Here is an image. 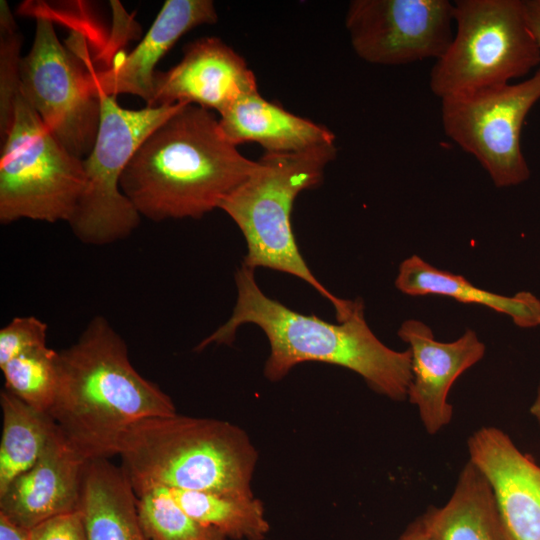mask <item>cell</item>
<instances>
[{"instance_id": "1", "label": "cell", "mask_w": 540, "mask_h": 540, "mask_svg": "<svg viewBox=\"0 0 540 540\" xmlns=\"http://www.w3.org/2000/svg\"><path fill=\"white\" fill-rule=\"evenodd\" d=\"M254 271L244 265L237 270V301L232 315L195 350L210 344H231L238 328L251 323L268 338L270 353L264 373L271 381L281 380L300 363L316 361L357 373L373 391L391 400L407 399L411 352L408 348L394 350L376 337L365 320L361 300L345 320L329 323L267 297L257 285Z\"/></svg>"}, {"instance_id": "2", "label": "cell", "mask_w": 540, "mask_h": 540, "mask_svg": "<svg viewBox=\"0 0 540 540\" xmlns=\"http://www.w3.org/2000/svg\"><path fill=\"white\" fill-rule=\"evenodd\" d=\"M174 414L171 397L136 371L125 341L105 317L92 318L78 340L58 352L49 416L84 460L117 455L131 425Z\"/></svg>"}, {"instance_id": "3", "label": "cell", "mask_w": 540, "mask_h": 540, "mask_svg": "<svg viewBox=\"0 0 540 540\" xmlns=\"http://www.w3.org/2000/svg\"><path fill=\"white\" fill-rule=\"evenodd\" d=\"M258 167L222 137L210 110L185 104L138 147L120 188L139 215L153 222L199 219Z\"/></svg>"}, {"instance_id": "4", "label": "cell", "mask_w": 540, "mask_h": 540, "mask_svg": "<svg viewBox=\"0 0 540 540\" xmlns=\"http://www.w3.org/2000/svg\"><path fill=\"white\" fill-rule=\"evenodd\" d=\"M117 455L136 496L154 488L253 496L257 451L240 427L177 413L131 425Z\"/></svg>"}, {"instance_id": "5", "label": "cell", "mask_w": 540, "mask_h": 540, "mask_svg": "<svg viewBox=\"0 0 540 540\" xmlns=\"http://www.w3.org/2000/svg\"><path fill=\"white\" fill-rule=\"evenodd\" d=\"M336 153L335 144L299 153L265 152L258 160L259 167L218 208L231 217L246 240L242 265L253 270L269 268L304 280L332 303L340 322L352 313L357 300L340 299L317 280L297 247L291 224L296 197L319 186Z\"/></svg>"}, {"instance_id": "6", "label": "cell", "mask_w": 540, "mask_h": 540, "mask_svg": "<svg viewBox=\"0 0 540 540\" xmlns=\"http://www.w3.org/2000/svg\"><path fill=\"white\" fill-rule=\"evenodd\" d=\"M454 24L452 41L429 76L440 100L509 84L540 64L524 0H457Z\"/></svg>"}, {"instance_id": "7", "label": "cell", "mask_w": 540, "mask_h": 540, "mask_svg": "<svg viewBox=\"0 0 540 540\" xmlns=\"http://www.w3.org/2000/svg\"><path fill=\"white\" fill-rule=\"evenodd\" d=\"M83 159L67 151L23 97L1 138L0 223L71 220L84 187Z\"/></svg>"}, {"instance_id": "8", "label": "cell", "mask_w": 540, "mask_h": 540, "mask_svg": "<svg viewBox=\"0 0 540 540\" xmlns=\"http://www.w3.org/2000/svg\"><path fill=\"white\" fill-rule=\"evenodd\" d=\"M99 95L98 133L83 159L84 187L68 223L79 241L95 246L123 240L138 227L141 216L120 188L123 171L151 132L185 105L130 110L121 107L115 96Z\"/></svg>"}, {"instance_id": "9", "label": "cell", "mask_w": 540, "mask_h": 540, "mask_svg": "<svg viewBox=\"0 0 540 540\" xmlns=\"http://www.w3.org/2000/svg\"><path fill=\"white\" fill-rule=\"evenodd\" d=\"M92 74L60 42L52 19L38 15L31 49L20 64V90L58 142L80 159L90 154L101 118Z\"/></svg>"}, {"instance_id": "10", "label": "cell", "mask_w": 540, "mask_h": 540, "mask_svg": "<svg viewBox=\"0 0 540 540\" xmlns=\"http://www.w3.org/2000/svg\"><path fill=\"white\" fill-rule=\"evenodd\" d=\"M540 100V68L518 83L441 100L444 132L472 155L497 188L526 182L530 168L522 152L524 120Z\"/></svg>"}, {"instance_id": "11", "label": "cell", "mask_w": 540, "mask_h": 540, "mask_svg": "<svg viewBox=\"0 0 540 540\" xmlns=\"http://www.w3.org/2000/svg\"><path fill=\"white\" fill-rule=\"evenodd\" d=\"M448 0H353L345 26L354 52L377 65H404L443 55L453 38Z\"/></svg>"}, {"instance_id": "12", "label": "cell", "mask_w": 540, "mask_h": 540, "mask_svg": "<svg viewBox=\"0 0 540 540\" xmlns=\"http://www.w3.org/2000/svg\"><path fill=\"white\" fill-rule=\"evenodd\" d=\"M258 92L245 59L217 37L187 43L181 61L156 71L153 97L147 107L191 104L219 114L238 99Z\"/></svg>"}, {"instance_id": "13", "label": "cell", "mask_w": 540, "mask_h": 540, "mask_svg": "<svg viewBox=\"0 0 540 540\" xmlns=\"http://www.w3.org/2000/svg\"><path fill=\"white\" fill-rule=\"evenodd\" d=\"M397 335L411 352L407 400L417 406L427 433L436 434L453 416V406L448 402L452 385L482 360L486 346L472 329L451 342L438 341L432 329L418 319L405 320Z\"/></svg>"}, {"instance_id": "14", "label": "cell", "mask_w": 540, "mask_h": 540, "mask_svg": "<svg viewBox=\"0 0 540 540\" xmlns=\"http://www.w3.org/2000/svg\"><path fill=\"white\" fill-rule=\"evenodd\" d=\"M512 540H540V466L502 430L484 426L467 441Z\"/></svg>"}, {"instance_id": "15", "label": "cell", "mask_w": 540, "mask_h": 540, "mask_svg": "<svg viewBox=\"0 0 540 540\" xmlns=\"http://www.w3.org/2000/svg\"><path fill=\"white\" fill-rule=\"evenodd\" d=\"M87 462L56 426L36 463L0 494V514L31 530L52 518L78 511Z\"/></svg>"}, {"instance_id": "16", "label": "cell", "mask_w": 540, "mask_h": 540, "mask_svg": "<svg viewBox=\"0 0 540 540\" xmlns=\"http://www.w3.org/2000/svg\"><path fill=\"white\" fill-rule=\"evenodd\" d=\"M218 20L211 0H166L141 42L116 58L108 68L93 72L99 94H132L148 106L153 97L156 64L186 32Z\"/></svg>"}, {"instance_id": "17", "label": "cell", "mask_w": 540, "mask_h": 540, "mask_svg": "<svg viewBox=\"0 0 540 540\" xmlns=\"http://www.w3.org/2000/svg\"><path fill=\"white\" fill-rule=\"evenodd\" d=\"M219 115L220 134L236 147L256 142L266 153L290 154L335 144L326 126L288 112L259 92L238 99Z\"/></svg>"}, {"instance_id": "18", "label": "cell", "mask_w": 540, "mask_h": 540, "mask_svg": "<svg viewBox=\"0 0 540 540\" xmlns=\"http://www.w3.org/2000/svg\"><path fill=\"white\" fill-rule=\"evenodd\" d=\"M395 287L408 296H443L464 304L480 305L508 316L519 328L540 327V299L532 292L503 295L488 291L415 254L400 263Z\"/></svg>"}, {"instance_id": "19", "label": "cell", "mask_w": 540, "mask_h": 540, "mask_svg": "<svg viewBox=\"0 0 540 540\" xmlns=\"http://www.w3.org/2000/svg\"><path fill=\"white\" fill-rule=\"evenodd\" d=\"M137 500L121 467L105 458L88 461L79 508L87 540H149Z\"/></svg>"}, {"instance_id": "20", "label": "cell", "mask_w": 540, "mask_h": 540, "mask_svg": "<svg viewBox=\"0 0 540 540\" xmlns=\"http://www.w3.org/2000/svg\"><path fill=\"white\" fill-rule=\"evenodd\" d=\"M423 515L434 540H512L489 482L470 460L447 503Z\"/></svg>"}, {"instance_id": "21", "label": "cell", "mask_w": 540, "mask_h": 540, "mask_svg": "<svg viewBox=\"0 0 540 540\" xmlns=\"http://www.w3.org/2000/svg\"><path fill=\"white\" fill-rule=\"evenodd\" d=\"M2 436L0 443V494L40 457L56 425L5 389L0 392Z\"/></svg>"}, {"instance_id": "22", "label": "cell", "mask_w": 540, "mask_h": 540, "mask_svg": "<svg viewBox=\"0 0 540 540\" xmlns=\"http://www.w3.org/2000/svg\"><path fill=\"white\" fill-rule=\"evenodd\" d=\"M168 491L186 514L217 529L227 539L263 540L269 532L263 503L254 495L236 496L178 489Z\"/></svg>"}, {"instance_id": "23", "label": "cell", "mask_w": 540, "mask_h": 540, "mask_svg": "<svg viewBox=\"0 0 540 540\" xmlns=\"http://www.w3.org/2000/svg\"><path fill=\"white\" fill-rule=\"evenodd\" d=\"M5 390L33 409L48 414L58 385V352L40 347L21 353L0 367Z\"/></svg>"}, {"instance_id": "24", "label": "cell", "mask_w": 540, "mask_h": 540, "mask_svg": "<svg viewBox=\"0 0 540 540\" xmlns=\"http://www.w3.org/2000/svg\"><path fill=\"white\" fill-rule=\"evenodd\" d=\"M137 498L140 522L149 540H227L217 529L186 514L167 488H154Z\"/></svg>"}, {"instance_id": "25", "label": "cell", "mask_w": 540, "mask_h": 540, "mask_svg": "<svg viewBox=\"0 0 540 540\" xmlns=\"http://www.w3.org/2000/svg\"><path fill=\"white\" fill-rule=\"evenodd\" d=\"M22 36L5 0L0 1V138L10 128L20 92Z\"/></svg>"}, {"instance_id": "26", "label": "cell", "mask_w": 540, "mask_h": 540, "mask_svg": "<svg viewBox=\"0 0 540 540\" xmlns=\"http://www.w3.org/2000/svg\"><path fill=\"white\" fill-rule=\"evenodd\" d=\"M47 330L37 317L13 318L0 330V367L23 352L47 346Z\"/></svg>"}, {"instance_id": "27", "label": "cell", "mask_w": 540, "mask_h": 540, "mask_svg": "<svg viewBox=\"0 0 540 540\" xmlns=\"http://www.w3.org/2000/svg\"><path fill=\"white\" fill-rule=\"evenodd\" d=\"M30 540H87L80 510L34 527L30 530Z\"/></svg>"}, {"instance_id": "28", "label": "cell", "mask_w": 540, "mask_h": 540, "mask_svg": "<svg viewBox=\"0 0 540 540\" xmlns=\"http://www.w3.org/2000/svg\"><path fill=\"white\" fill-rule=\"evenodd\" d=\"M398 540H434L424 515L422 514L413 520Z\"/></svg>"}, {"instance_id": "29", "label": "cell", "mask_w": 540, "mask_h": 540, "mask_svg": "<svg viewBox=\"0 0 540 540\" xmlns=\"http://www.w3.org/2000/svg\"><path fill=\"white\" fill-rule=\"evenodd\" d=\"M0 540H30V530L14 524L0 514Z\"/></svg>"}, {"instance_id": "30", "label": "cell", "mask_w": 540, "mask_h": 540, "mask_svg": "<svg viewBox=\"0 0 540 540\" xmlns=\"http://www.w3.org/2000/svg\"><path fill=\"white\" fill-rule=\"evenodd\" d=\"M527 19L540 48V0H524Z\"/></svg>"}, {"instance_id": "31", "label": "cell", "mask_w": 540, "mask_h": 540, "mask_svg": "<svg viewBox=\"0 0 540 540\" xmlns=\"http://www.w3.org/2000/svg\"><path fill=\"white\" fill-rule=\"evenodd\" d=\"M530 413L540 426V381L537 387L536 396L530 406Z\"/></svg>"}]
</instances>
